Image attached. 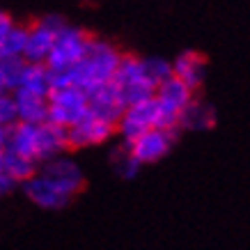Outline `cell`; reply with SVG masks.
Wrapping results in <instances>:
<instances>
[{"label": "cell", "mask_w": 250, "mask_h": 250, "mask_svg": "<svg viewBox=\"0 0 250 250\" xmlns=\"http://www.w3.org/2000/svg\"><path fill=\"white\" fill-rule=\"evenodd\" d=\"M25 184V195L42 209H62L67 207L83 188L81 167L67 156H53L44 161L39 172H35Z\"/></svg>", "instance_id": "cell-1"}, {"label": "cell", "mask_w": 250, "mask_h": 250, "mask_svg": "<svg viewBox=\"0 0 250 250\" xmlns=\"http://www.w3.org/2000/svg\"><path fill=\"white\" fill-rule=\"evenodd\" d=\"M120 58L122 53L117 51V46H113L106 39L90 37L83 58L74 67L64 69V71H51V87L76 85L81 90L90 92L113 78L115 69L120 64Z\"/></svg>", "instance_id": "cell-2"}, {"label": "cell", "mask_w": 250, "mask_h": 250, "mask_svg": "<svg viewBox=\"0 0 250 250\" xmlns=\"http://www.w3.org/2000/svg\"><path fill=\"white\" fill-rule=\"evenodd\" d=\"M110 81L120 92L124 106H131V104L154 97V90H156L152 81L147 78V74H145L143 60L136 58V55H122L120 64H117Z\"/></svg>", "instance_id": "cell-3"}, {"label": "cell", "mask_w": 250, "mask_h": 250, "mask_svg": "<svg viewBox=\"0 0 250 250\" xmlns=\"http://www.w3.org/2000/svg\"><path fill=\"white\" fill-rule=\"evenodd\" d=\"M48 115L46 120L69 129L71 124H76L85 113H87V92L76 87V85H64V87H51L46 97Z\"/></svg>", "instance_id": "cell-4"}, {"label": "cell", "mask_w": 250, "mask_h": 250, "mask_svg": "<svg viewBox=\"0 0 250 250\" xmlns=\"http://www.w3.org/2000/svg\"><path fill=\"white\" fill-rule=\"evenodd\" d=\"M87 42H90L87 32L64 23L60 30L55 32L51 51H48V58L44 62L46 69L48 71H64V69L74 67L83 58L85 48H87Z\"/></svg>", "instance_id": "cell-5"}, {"label": "cell", "mask_w": 250, "mask_h": 250, "mask_svg": "<svg viewBox=\"0 0 250 250\" xmlns=\"http://www.w3.org/2000/svg\"><path fill=\"white\" fill-rule=\"evenodd\" d=\"M154 99L161 108V129L177 131L179 129V115L193 101V90L177 76H170L154 90Z\"/></svg>", "instance_id": "cell-6"}, {"label": "cell", "mask_w": 250, "mask_h": 250, "mask_svg": "<svg viewBox=\"0 0 250 250\" xmlns=\"http://www.w3.org/2000/svg\"><path fill=\"white\" fill-rule=\"evenodd\" d=\"M120 133L124 136V140L129 143L136 136H140L143 131L149 129H161V108L156 104V99L149 97L145 101H138V104H131V106L124 108L122 117L115 124Z\"/></svg>", "instance_id": "cell-7"}, {"label": "cell", "mask_w": 250, "mask_h": 250, "mask_svg": "<svg viewBox=\"0 0 250 250\" xmlns=\"http://www.w3.org/2000/svg\"><path fill=\"white\" fill-rule=\"evenodd\" d=\"M64 25V19L60 16H44L37 23H32L25 30V48H23V60L25 62H39L44 64L53 44L55 32Z\"/></svg>", "instance_id": "cell-8"}, {"label": "cell", "mask_w": 250, "mask_h": 250, "mask_svg": "<svg viewBox=\"0 0 250 250\" xmlns=\"http://www.w3.org/2000/svg\"><path fill=\"white\" fill-rule=\"evenodd\" d=\"M174 143V131L172 129H149L143 131L140 136H136L133 140L126 143V149L131 152V156L143 166V163H156L172 149Z\"/></svg>", "instance_id": "cell-9"}, {"label": "cell", "mask_w": 250, "mask_h": 250, "mask_svg": "<svg viewBox=\"0 0 250 250\" xmlns=\"http://www.w3.org/2000/svg\"><path fill=\"white\" fill-rule=\"evenodd\" d=\"M115 133V124L101 120L97 115L85 113L76 124L67 129V145L69 147H90V145H104Z\"/></svg>", "instance_id": "cell-10"}, {"label": "cell", "mask_w": 250, "mask_h": 250, "mask_svg": "<svg viewBox=\"0 0 250 250\" xmlns=\"http://www.w3.org/2000/svg\"><path fill=\"white\" fill-rule=\"evenodd\" d=\"M124 108L126 106H124V101H122L113 81H108V83L87 92V113L97 115V117L110 122V124H117V120L124 113Z\"/></svg>", "instance_id": "cell-11"}, {"label": "cell", "mask_w": 250, "mask_h": 250, "mask_svg": "<svg viewBox=\"0 0 250 250\" xmlns=\"http://www.w3.org/2000/svg\"><path fill=\"white\" fill-rule=\"evenodd\" d=\"M14 90L30 92V94H39V97H48V92H51V71L46 69V64L23 60L21 69L16 74Z\"/></svg>", "instance_id": "cell-12"}, {"label": "cell", "mask_w": 250, "mask_h": 250, "mask_svg": "<svg viewBox=\"0 0 250 250\" xmlns=\"http://www.w3.org/2000/svg\"><path fill=\"white\" fill-rule=\"evenodd\" d=\"M67 147V129H62L48 120L37 124V161L60 156Z\"/></svg>", "instance_id": "cell-13"}, {"label": "cell", "mask_w": 250, "mask_h": 250, "mask_svg": "<svg viewBox=\"0 0 250 250\" xmlns=\"http://www.w3.org/2000/svg\"><path fill=\"white\" fill-rule=\"evenodd\" d=\"M172 64V76H177L179 81L188 85L190 90H195L205 83V74H207V60L200 53H193V51H186L182 53Z\"/></svg>", "instance_id": "cell-14"}, {"label": "cell", "mask_w": 250, "mask_h": 250, "mask_svg": "<svg viewBox=\"0 0 250 250\" xmlns=\"http://www.w3.org/2000/svg\"><path fill=\"white\" fill-rule=\"evenodd\" d=\"M12 97H14V106H16V122H25V124H42V122H46V115H48L46 97L21 90H14Z\"/></svg>", "instance_id": "cell-15"}, {"label": "cell", "mask_w": 250, "mask_h": 250, "mask_svg": "<svg viewBox=\"0 0 250 250\" xmlns=\"http://www.w3.org/2000/svg\"><path fill=\"white\" fill-rule=\"evenodd\" d=\"M213 122H216V113H213L211 106H207L202 101H190L188 106L182 110L179 115V126L184 129H190V131H205V129H211Z\"/></svg>", "instance_id": "cell-16"}, {"label": "cell", "mask_w": 250, "mask_h": 250, "mask_svg": "<svg viewBox=\"0 0 250 250\" xmlns=\"http://www.w3.org/2000/svg\"><path fill=\"white\" fill-rule=\"evenodd\" d=\"M37 172V163L28 156H21V154L12 152V149H2V174L9 177L14 184L19 182H28L32 174Z\"/></svg>", "instance_id": "cell-17"}, {"label": "cell", "mask_w": 250, "mask_h": 250, "mask_svg": "<svg viewBox=\"0 0 250 250\" xmlns=\"http://www.w3.org/2000/svg\"><path fill=\"white\" fill-rule=\"evenodd\" d=\"M25 30L23 25H12L5 37L0 39V60H23V48H25Z\"/></svg>", "instance_id": "cell-18"}, {"label": "cell", "mask_w": 250, "mask_h": 250, "mask_svg": "<svg viewBox=\"0 0 250 250\" xmlns=\"http://www.w3.org/2000/svg\"><path fill=\"white\" fill-rule=\"evenodd\" d=\"M143 67H145V74L152 81L154 87H159L166 78L172 76V64L167 60H163V58H145Z\"/></svg>", "instance_id": "cell-19"}, {"label": "cell", "mask_w": 250, "mask_h": 250, "mask_svg": "<svg viewBox=\"0 0 250 250\" xmlns=\"http://www.w3.org/2000/svg\"><path fill=\"white\" fill-rule=\"evenodd\" d=\"M138 167H140V163L131 156V152L126 149V147H122L120 152L115 154V172L120 174V177H126V179L136 177Z\"/></svg>", "instance_id": "cell-20"}, {"label": "cell", "mask_w": 250, "mask_h": 250, "mask_svg": "<svg viewBox=\"0 0 250 250\" xmlns=\"http://www.w3.org/2000/svg\"><path fill=\"white\" fill-rule=\"evenodd\" d=\"M23 60H0V92H12Z\"/></svg>", "instance_id": "cell-21"}, {"label": "cell", "mask_w": 250, "mask_h": 250, "mask_svg": "<svg viewBox=\"0 0 250 250\" xmlns=\"http://www.w3.org/2000/svg\"><path fill=\"white\" fill-rule=\"evenodd\" d=\"M16 122V106L14 97L9 92H0V126L9 129Z\"/></svg>", "instance_id": "cell-22"}, {"label": "cell", "mask_w": 250, "mask_h": 250, "mask_svg": "<svg viewBox=\"0 0 250 250\" xmlns=\"http://www.w3.org/2000/svg\"><path fill=\"white\" fill-rule=\"evenodd\" d=\"M12 25H14V21H12V16L5 14V12L0 9V39L5 37V32H7L9 28H12Z\"/></svg>", "instance_id": "cell-23"}, {"label": "cell", "mask_w": 250, "mask_h": 250, "mask_svg": "<svg viewBox=\"0 0 250 250\" xmlns=\"http://www.w3.org/2000/svg\"><path fill=\"white\" fill-rule=\"evenodd\" d=\"M12 186H14V182L0 172V195H2V193H7V190H12Z\"/></svg>", "instance_id": "cell-24"}]
</instances>
